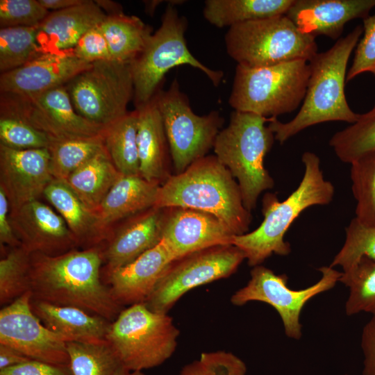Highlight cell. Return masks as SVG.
<instances>
[{
    "label": "cell",
    "mask_w": 375,
    "mask_h": 375,
    "mask_svg": "<svg viewBox=\"0 0 375 375\" xmlns=\"http://www.w3.org/2000/svg\"><path fill=\"white\" fill-rule=\"evenodd\" d=\"M154 207H181L213 215L236 236L248 233L251 212L238 182L215 156H206L160 185Z\"/></svg>",
    "instance_id": "3"
},
{
    "label": "cell",
    "mask_w": 375,
    "mask_h": 375,
    "mask_svg": "<svg viewBox=\"0 0 375 375\" xmlns=\"http://www.w3.org/2000/svg\"><path fill=\"white\" fill-rule=\"evenodd\" d=\"M122 176L105 147L64 182L88 208L97 212L105 197Z\"/></svg>",
    "instance_id": "28"
},
{
    "label": "cell",
    "mask_w": 375,
    "mask_h": 375,
    "mask_svg": "<svg viewBox=\"0 0 375 375\" xmlns=\"http://www.w3.org/2000/svg\"><path fill=\"white\" fill-rule=\"evenodd\" d=\"M65 87L78 114L106 128L128 112L133 99L131 62H94Z\"/></svg>",
    "instance_id": "10"
},
{
    "label": "cell",
    "mask_w": 375,
    "mask_h": 375,
    "mask_svg": "<svg viewBox=\"0 0 375 375\" xmlns=\"http://www.w3.org/2000/svg\"><path fill=\"white\" fill-rule=\"evenodd\" d=\"M31 359L17 350L0 344V370L10 367Z\"/></svg>",
    "instance_id": "48"
},
{
    "label": "cell",
    "mask_w": 375,
    "mask_h": 375,
    "mask_svg": "<svg viewBox=\"0 0 375 375\" xmlns=\"http://www.w3.org/2000/svg\"><path fill=\"white\" fill-rule=\"evenodd\" d=\"M272 119L234 110L213 146L215 156L237 179L243 204L250 212L256 208L260 194L274 185L264 166L265 157L275 140L266 126Z\"/></svg>",
    "instance_id": "5"
},
{
    "label": "cell",
    "mask_w": 375,
    "mask_h": 375,
    "mask_svg": "<svg viewBox=\"0 0 375 375\" xmlns=\"http://www.w3.org/2000/svg\"><path fill=\"white\" fill-rule=\"evenodd\" d=\"M160 186L141 176H122L97 210L102 227L111 233L114 223L154 207Z\"/></svg>",
    "instance_id": "27"
},
{
    "label": "cell",
    "mask_w": 375,
    "mask_h": 375,
    "mask_svg": "<svg viewBox=\"0 0 375 375\" xmlns=\"http://www.w3.org/2000/svg\"><path fill=\"white\" fill-rule=\"evenodd\" d=\"M138 124V114L135 109L107 126L103 134L106 151L123 176H140Z\"/></svg>",
    "instance_id": "31"
},
{
    "label": "cell",
    "mask_w": 375,
    "mask_h": 375,
    "mask_svg": "<svg viewBox=\"0 0 375 375\" xmlns=\"http://www.w3.org/2000/svg\"><path fill=\"white\" fill-rule=\"evenodd\" d=\"M99 27L108 45L112 60L130 62L144 49L151 28L141 19L124 12L107 15Z\"/></svg>",
    "instance_id": "30"
},
{
    "label": "cell",
    "mask_w": 375,
    "mask_h": 375,
    "mask_svg": "<svg viewBox=\"0 0 375 375\" xmlns=\"http://www.w3.org/2000/svg\"><path fill=\"white\" fill-rule=\"evenodd\" d=\"M103 262L100 247L74 249L58 256L31 254L32 298L76 307L113 322L124 307L102 279Z\"/></svg>",
    "instance_id": "1"
},
{
    "label": "cell",
    "mask_w": 375,
    "mask_h": 375,
    "mask_svg": "<svg viewBox=\"0 0 375 375\" xmlns=\"http://www.w3.org/2000/svg\"><path fill=\"white\" fill-rule=\"evenodd\" d=\"M160 111L176 174L204 157L213 147L224 123L215 110L198 115L192 110L188 97L176 79L168 90L154 96Z\"/></svg>",
    "instance_id": "11"
},
{
    "label": "cell",
    "mask_w": 375,
    "mask_h": 375,
    "mask_svg": "<svg viewBox=\"0 0 375 375\" xmlns=\"http://www.w3.org/2000/svg\"><path fill=\"white\" fill-rule=\"evenodd\" d=\"M49 12L38 0H1L0 27L37 26Z\"/></svg>",
    "instance_id": "42"
},
{
    "label": "cell",
    "mask_w": 375,
    "mask_h": 375,
    "mask_svg": "<svg viewBox=\"0 0 375 375\" xmlns=\"http://www.w3.org/2000/svg\"><path fill=\"white\" fill-rule=\"evenodd\" d=\"M145 10L147 13L153 14L156 6L161 2L160 1H145Z\"/></svg>",
    "instance_id": "52"
},
{
    "label": "cell",
    "mask_w": 375,
    "mask_h": 375,
    "mask_svg": "<svg viewBox=\"0 0 375 375\" xmlns=\"http://www.w3.org/2000/svg\"><path fill=\"white\" fill-rule=\"evenodd\" d=\"M43 195L65 220L78 246L99 247L108 240L110 233L101 225L97 213L88 208L65 182L53 178Z\"/></svg>",
    "instance_id": "26"
},
{
    "label": "cell",
    "mask_w": 375,
    "mask_h": 375,
    "mask_svg": "<svg viewBox=\"0 0 375 375\" xmlns=\"http://www.w3.org/2000/svg\"><path fill=\"white\" fill-rule=\"evenodd\" d=\"M31 253L10 248L0 260V304L5 306L30 292Z\"/></svg>",
    "instance_id": "38"
},
{
    "label": "cell",
    "mask_w": 375,
    "mask_h": 375,
    "mask_svg": "<svg viewBox=\"0 0 375 375\" xmlns=\"http://www.w3.org/2000/svg\"><path fill=\"white\" fill-rule=\"evenodd\" d=\"M53 179L48 149L19 150L0 144V188L10 211L38 199Z\"/></svg>",
    "instance_id": "17"
},
{
    "label": "cell",
    "mask_w": 375,
    "mask_h": 375,
    "mask_svg": "<svg viewBox=\"0 0 375 375\" xmlns=\"http://www.w3.org/2000/svg\"><path fill=\"white\" fill-rule=\"evenodd\" d=\"M301 161L304 173L296 190L283 201L274 194H266L262 223L254 231L234 238L233 244L243 251L251 267L260 265L273 254H290L291 247L284 238L292 224L309 207L327 205L333 199L334 186L325 179L318 156L306 151Z\"/></svg>",
    "instance_id": "4"
},
{
    "label": "cell",
    "mask_w": 375,
    "mask_h": 375,
    "mask_svg": "<svg viewBox=\"0 0 375 375\" xmlns=\"http://www.w3.org/2000/svg\"><path fill=\"white\" fill-rule=\"evenodd\" d=\"M319 280L305 289L292 290L285 274H276L272 269L257 265L251 271L247 284L236 291L231 302L238 306L250 301H261L272 306L278 313L286 335L299 340L302 335L300 316L306 303L314 297L333 288L340 281L342 272L329 266L319 268Z\"/></svg>",
    "instance_id": "14"
},
{
    "label": "cell",
    "mask_w": 375,
    "mask_h": 375,
    "mask_svg": "<svg viewBox=\"0 0 375 375\" xmlns=\"http://www.w3.org/2000/svg\"><path fill=\"white\" fill-rule=\"evenodd\" d=\"M106 17L96 1L49 12L38 25L37 42L44 53L71 51L80 38Z\"/></svg>",
    "instance_id": "23"
},
{
    "label": "cell",
    "mask_w": 375,
    "mask_h": 375,
    "mask_svg": "<svg viewBox=\"0 0 375 375\" xmlns=\"http://www.w3.org/2000/svg\"><path fill=\"white\" fill-rule=\"evenodd\" d=\"M42 6L47 10L54 11L67 9L75 6L80 5L85 0H38Z\"/></svg>",
    "instance_id": "49"
},
{
    "label": "cell",
    "mask_w": 375,
    "mask_h": 375,
    "mask_svg": "<svg viewBox=\"0 0 375 375\" xmlns=\"http://www.w3.org/2000/svg\"><path fill=\"white\" fill-rule=\"evenodd\" d=\"M166 214L167 208L153 207L127 218L120 227L111 232L102 248L103 278L160 242Z\"/></svg>",
    "instance_id": "20"
},
{
    "label": "cell",
    "mask_w": 375,
    "mask_h": 375,
    "mask_svg": "<svg viewBox=\"0 0 375 375\" xmlns=\"http://www.w3.org/2000/svg\"><path fill=\"white\" fill-rule=\"evenodd\" d=\"M352 193L356 201V218L375 226V150L350 163Z\"/></svg>",
    "instance_id": "37"
},
{
    "label": "cell",
    "mask_w": 375,
    "mask_h": 375,
    "mask_svg": "<svg viewBox=\"0 0 375 375\" xmlns=\"http://www.w3.org/2000/svg\"><path fill=\"white\" fill-rule=\"evenodd\" d=\"M0 375H73L69 365L30 360L0 370Z\"/></svg>",
    "instance_id": "45"
},
{
    "label": "cell",
    "mask_w": 375,
    "mask_h": 375,
    "mask_svg": "<svg viewBox=\"0 0 375 375\" xmlns=\"http://www.w3.org/2000/svg\"><path fill=\"white\" fill-rule=\"evenodd\" d=\"M38 26L0 29L1 74L17 69L42 54L37 42Z\"/></svg>",
    "instance_id": "36"
},
{
    "label": "cell",
    "mask_w": 375,
    "mask_h": 375,
    "mask_svg": "<svg viewBox=\"0 0 375 375\" xmlns=\"http://www.w3.org/2000/svg\"><path fill=\"white\" fill-rule=\"evenodd\" d=\"M73 375H114L121 366L108 342H66Z\"/></svg>",
    "instance_id": "33"
},
{
    "label": "cell",
    "mask_w": 375,
    "mask_h": 375,
    "mask_svg": "<svg viewBox=\"0 0 375 375\" xmlns=\"http://www.w3.org/2000/svg\"><path fill=\"white\" fill-rule=\"evenodd\" d=\"M294 0H207L203 14L212 25L231 27L252 21L284 15Z\"/></svg>",
    "instance_id": "29"
},
{
    "label": "cell",
    "mask_w": 375,
    "mask_h": 375,
    "mask_svg": "<svg viewBox=\"0 0 375 375\" xmlns=\"http://www.w3.org/2000/svg\"><path fill=\"white\" fill-rule=\"evenodd\" d=\"M92 63L72 52L44 53L25 65L1 74V93L31 95L65 85Z\"/></svg>",
    "instance_id": "19"
},
{
    "label": "cell",
    "mask_w": 375,
    "mask_h": 375,
    "mask_svg": "<svg viewBox=\"0 0 375 375\" xmlns=\"http://www.w3.org/2000/svg\"><path fill=\"white\" fill-rule=\"evenodd\" d=\"M9 201L2 188H0V244L1 249L6 246L14 248L20 246L10 221Z\"/></svg>",
    "instance_id": "47"
},
{
    "label": "cell",
    "mask_w": 375,
    "mask_h": 375,
    "mask_svg": "<svg viewBox=\"0 0 375 375\" xmlns=\"http://www.w3.org/2000/svg\"><path fill=\"white\" fill-rule=\"evenodd\" d=\"M360 345L364 356L362 375H375V317L365 325Z\"/></svg>",
    "instance_id": "46"
},
{
    "label": "cell",
    "mask_w": 375,
    "mask_h": 375,
    "mask_svg": "<svg viewBox=\"0 0 375 375\" xmlns=\"http://www.w3.org/2000/svg\"><path fill=\"white\" fill-rule=\"evenodd\" d=\"M96 2L102 10L104 9L107 11V15L122 12V9L120 5L113 1H96Z\"/></svg>",
    "instance_id": "50"
},
{
    "label": "cell",
    "mask_w": 375,
    "mask_h": 375,
    "mask_svg": "<svg viewBox=\"0 0 375 375\" xmlns=\"http://www.w3.org/2000/svg\"><path fill=\"white\" fill-rule=\"evenodd\" d=\"M32 295L26 292L0 310V344L28 358L69 365L66 342L45 327L31 309Z\"/></svg>",
    "instance_id": "15"
},
{
    "label": "cell",
    "mask_w": 375,
    "mask_h": 375,
    "mask_svg": "<svg viewBox=\"0 0 375 375\" xmlns=\"http://www.w3.org/2000/svg\"><path fill=\"white\" fill-rule=\"evenodd\" d=\"M233 244L202 249L174 260L144 302L151 310L166 313L186 292L233 274L245 260Z\"/></svg>",
    "instance_id": "12"
},
{
    "label": "cell",
    "mask_w": 375,
    "mask_h": 375,
    "mask_svg": "<svg viewBox=\"0 0 375 375\" xmlns=\"http://www.w3.org/2000/svg\"><path fill=\"white\" fill-rule=\"evenodd\" d=\"M187 20L169 3L159 28L149 38L142 51L131 62L135 109L149 103L159 91L168 71L187 65L204 73L215 86L224 73L212 69L198 60L189 50L185 39Z\"/></svg>",
    "instance_id": "8"
},
{
    "label": "cell",
    "mask_w": 375,
    "mask_h": 375,
    "mask_svg": "<svg viewBox=\"0 0 375 375\" xmlns=\"http://www.w3.org/2000/svg\"><path fill=\"white\" fill-rule=\"evenodd\" d=\"M245 363L231 352L201 353L199 360L183 367L178 375H245Z\"/></svg>",
    "instance_id": "41"
},
{
    "label": "cell",
    "mask_w": 375,
    "mask_h": 375,
    "mask_svg": "<svg viewBox=\"0 0 375 375\" xmlns=\"http://www.w3.org/2000/svg\"><path fill=\"white\" fill-rule=\"evenodd\" d=\"M31 306L42 324L65 342L105 340L111 322L81 308L31 298Z\"/></svg>",
    "instance_id": "25"
},
{
    "label": "cell",
    "mask_w": 375,
    "mask_h": 375,
    "mask_svg": "<svg viewBox=\"0 0 375 375\" xmlns=\"http://www.w3.org/2000/svg\"><path fill=\"white\" fill-rule=\"evenodd\" d=\"M52 139L46 133L19 119L0 117V144L7 147L26 150L48 149Z\"/></svg>",
    "instance_id": "40"
},
{
    "label": "cell",
    "mask_w": 375,
    "mask_h": 375,
    "mask_svg": "<svg viewBox=\"0 0 375 375\" xmlns=\"http://www.w3.org/2000/svg\"><path fill=\"white\" fill-rule=\"evenodd\" d=\"M309 76L303 60L255 68L237 65L229 105L235 111L276 119L302 104Z\"/></svg>",
    "instance_id": "6"
},
{
    "label": "cell",
    "mask_w": 375,
    "mask_h": 375,
    "mask_svg": "<svg viewBox=\"0 0 375 375\" xmlns=\"http://www.w3.org/2000/svg\"><path fill=\"white\" fill-rule=\"evenodd\" d=\"M363 33L355 50L352 64L347 73L349 82L365 72L375 77V14L362 19Z\"/></svg>",
    "instance_id": "43"
},
{
    "label": "cell",
    "mask_w": 375,
    "mask_h": 375,
    "mask_svg": "<svg viewBox=\"0 0 375 375\" xmlns=\"http://www.w3.org/2000/svg\"><path fill=\"white\" fill-rule=\"evenodd\" d=\"M345 240L330 266H340L342 272L351 269L360 258L375 260V226L353 218L345 228Z\"/></svg>",
    "instance_id": "39"
},
{
    "label": "cell",
    "mask_w": 375,
    "mask_h": 375,
    "mask_svg": "<svg viewBox=\"0 0 375 375\" xmlns=\"http://www.w3.org/2000/svg\"><path fill=\"white\" fill-rule=\"evenodd\" d=\"M138 114V149L140 176L162 185L170 176L169 147L162 119L154 97L136 109Z\"/></svg>",
    "instance_id": "24"
},
{
    "label": "cell",
    "mask_w": 375,
    "mask_h": 375,
    "mask_svg": "<svg viewBox=\"0 0 375 375\" xmlns=\"http://www.w3.org/2000/svg\"><path fill=\"white\" fill-rule=\"evenodd\" d=\"M174 260V256L161 240L133 262L110 273L103 281L122 306L144 303Z\"/></svg>",
    "instance_id": "21"
},
{
    "label": "cell",
    "mask_w": 375,
    "mask_h": 375,
    "mask_svg": "<svg viewBox=\"0 0 375 375\" xmlns=\"http://www.w3.org/2000/svg\"><path fill=\"white\" fill-rule=\"evenodd\" d=\"M10 217L20 246L31 254L58 256L78 246L62 217L39 199L10 211Z\"/></svg>",
    "instance_id": "16"
},
{
    "label": "cell",
    "mask_w": 375,
    "mask_h": 375,
    "mask_svg": "<svg viewBox=\"0 0 375 375\" xmlns=\"http://www.w3.org/2000/svg\"><path fill=\"white\" fill-rule=\"evenodd\" d=\"M104 148L103 135L62 140H52L49 150L53 178L65 181L74 171Z\"/></svg>",
    "instance_id": "32"
},
{
    "label": "cell",
    "mask_w": 375,
    "mask_h": 375,
    "mask_svg": "<svg viewBox=\"0 0 375 375\" xmlns=\"http://www.w3.org/2000/svg\"><path fill=\"white\" fill-rule=\"evenodd\" d=\"M78 58L92 63L101 60H112L106 40L99 25L86 32L72 50Z\"/></svg>",
    "instance_id": "44"
},
{
    "label": "cell",
    "mask_w": 375,
    "mask_h": 375,
    "mask_svg": "<svg viewBox=\"0 0 375 375\" xmlns=\"http://www.w3.org/2000/svg\"><path fill=\"white\" fill-rule=\"evenodd\" d=\"M0 113L26 122L56 140L103 135L106 130L77 113L65 85L31 95L1 93Z\"/></svg>",
    "instance_id": "13"
},
{
    "label": "cell",
    "mask_w": 375,
    "mask_h": 375,
    "mask_svg": "<svg viewBox=\"0 0 375 375\" xmlns=\"http://www.w3.org/2000/svg\"><path fill=\"white\" fill-rule=\"evenodd\" d=\"M165 208L162 240L175 260L202 249L233 244L236 235L213 215L192 208Z\"/></svg>",
    "instance_id": "18"
},
{
    "label": "cell",
    "mask_w": 375,
    "mask_h": 375,
    "mask_svg": "<svg viewBox=\"0 0 375 375\" xmlns=\"http://www.w3.org/2000/svg\"><path fill=\"white\" fill-rule=\"evenodd\" d=\"M340 282L349 288L345 312H361L375 317V260L363 257L349 270L342 272Z\"/></svg>",
    "instance_id": "35"
},
{
    "label": "cell",
    "mask_w": 375,
    "mask_h": 375,
    "mask_svg": "<svg viewBox=\"0 0 375 375\" xmlns=\"http://www.w3.org/2000/svg\"><path fill=\"white\" fill-rule=\"evenodd\" d=\"M179 331L166 313L144 303L124 308L111 322L106 340L121 366L130 371L157 367L173 354Z\"/></svg>",
    "instance_id": "9"
},
{
    "label": "cell",
    "mask_w": 375,
    "mask_h": 375,
    "mask_svg": "<svg viewBox=\"0 0 375 375\" xmlns=\"http://www.w3.org/2000/svg\"><path fill=\"white\" fill-rule=\"evenodd\" d=\"M329 145L341 161L349 164L375 150V104L359 114L356 122L333 134Z\"/></svg>",
    "instance_id": "34"
},
{
    "label": "cell",
    "mask_w": 375,
    "mask_h": 375,
    "mask_svg": "<svg viewBox=\"0 0 375 375\" xmlns=\"http://www.w3.org/2000/svg\"><path fill=\"white\" fill-rule=\"evenodd\" d=\"M375 0H294L285 15L303 33L338 40L346 24L364 19Z\"/></svg>",
    "instance_id": "22"
},
{
    "label": "cell",
    "mask_w": 375,
    "mask_h": 375,
    "mask_svg": "<svg viewBox=\"0 0 375 375\" xmlns=\"http://www.w3.org/2000/svg\"><path fill=\"white\" fill-rule=\"evenodd\" d=\"M114 375H145L142 371H130L122 366L118 367Z\"/></svg>",
    "instance_id": "51"
},
{
    "label": "cell",
    "mask_w": 375,
    "mask_h": 375,
    "mask_svg": "<svg viewBox=\"0 0 375 375\" xmlns=\"http://www.w3.org/2000/svg\"><path fill=\"white\" fill-rule=\"evenodd\" d=\"M224 39L229 56L250 68L309 62L317 53L315 38L301 32L285 15L233 26Z\"/></svg>",
    "instance_id": "7"
},
{
    "label": "cell",
    "mask_w": 375,
    "mask_h": 375,
    "mask_svg": "<svg viewBox=\"0 0 375 375\" xmlns=\"http://www.w3.org/2000/svg\"><path fill=\"white\" fill-rule=\"evenodd\" d=\"M362 33L363 27L356 26L330 49L317 52L308 62L310 76L299 111L288 122L277 119L269 122L268 126L280 144L320 123L341 121L351 124L356 122L359 114L349 106L344 86L349 57Z\"/></svg>",
    "instance_id": "2"
}]
</instances>
